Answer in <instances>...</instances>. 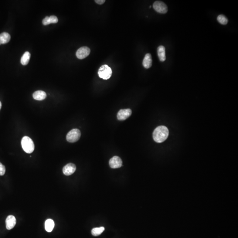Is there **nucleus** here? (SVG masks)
I'll return each mask as SVG.
<instances>
[{"mask_svg": "<svg viewBox=\"0 0 238 238\" xmlns=\"http://www.w3.org/2000/svg\"><path fill=\"white\" fill-rule=\"evenodd\" d=\"M169 134L168 129L164 126L158 127L153 132L154 140L158 143L163 142L167 138Z\"/></svg>", "mask_w": 238, "mask_h": 238, "instance_id": "nucleus-1", "label": "nucleus"}, {"mask_svg": "<svg viewBox=\"0 0 238 238\" xmlns=\"http://www.w3.org/2000/svg\"><path fill=\"white\" fill-rule=\"evenodd\" d=\"M22 148L25 152L31 154L35 150V145L32 139L28 136H24L21 140Z\"/></svg>", "mask_w": 238, "mask_h": 238, "instance_id": "nucleus-2", "label": "nucleus"}, {"mask_svg": "<svg viewBox=\"0 0 238 238\" xmlns=\"http://www.w3.org/2000/svg\"><path fill=\"white\" fill-rule=\"evenodd\" d=\"M98 75L99 77L103 80H107L111 77L112 75V71L108 65H102L98 70Z\"/></svg>", "mask_w": 238, "mask_h": 238, "instance_id": "nucleus-3", "label": "nucleus"}, {"mask_svg": "<svg viewBox=\"0 0 238 238\" xmlns=\"http://www.w3.org/2000/svg\"><path fill=\"white\" fill-rule=\"evenodd\" d=\"M81 136V132L78 129H73L67 134L66 139L69 142H77L80 139Z\"/></svg>", "mask_w": 238, "mask_h": 238, "instance_id": "nucleus-4", "label": "nucleus"}, {"mask_svg": "<svg viewBox=\"0 0 238 238\" xmlns=\"http://www.w3.org/2000/svg\"><path fill=\"white\" fill-rule=\"evenodd\" d=\"M153 8L157 12L162 14H165L168 12V7L163 2L156 1L153 4Z\"/></svg>", "mask_w": 238, "mask_h": 238, "instance_id": "nucleus-5", "label": "nucleus"}, {"mask_svg": "<svg viewBox=\"0 0 238 238\" xmlns=\"http://www.w3.org/2000/svg\"><path fill=\"white\" fill-rule=\"evenodd\" d=\"M90 50L89 48L86 46L82 47L78 49L76 56L79 59H83L89 55Z\"/></svg>", "mask_w": 238, "mask_h": 238, "instance_id": "nucleus-6", "label": "nucleus"}, {"mask_svg": "<svg viewBox=\"0 0 238 238\" xmlns=\"http://www.w3.org/2000/svg\"><path fill=\"white\" fill-rule=\"evenodd\" d=\"M131 113L132 112L130 109H122L119 111L117 115V118L119 121H124L130 117Z\"/></svg>", "mask_w": 238, "mask_h": 238, "instance_id": "nucleus-7", "label": "nucleus"}, {"mask_svg": "<svg viewBox=\"0 0 238 238\" xmlns=\"http://www.w3.org/2000/svg\"><path fill=\"white\" fill-rule=\"evenodd\" d=\"M109 164L111 168H119L122 166V161L120 157L114 156L110 160Z\"/></svg>", "mask_w": 238, "mask_h": 238, "instance_id": "nucleus-8", "label": "nucleus"}, {"mask_svg": "<svg viewBox=\"0 0 238 238\" xmlns=\"http://www.w3.org/2000/svg\"><path fill=\"white\" fill-rule=\"evenodd\" d=\"M76 167L75 164L69 163L66 165L63 168V173L66 175H70L76 171Z\"/></svg>", "mask_w": 238, "mask_h": 238, "instance_id": "nucleus-9", "label": "nucleus"}, {"mask_svg": "<svg viewBox=\"0 0 238 238\" xmlns=\"http://www.w3.org/2000/svg\"><path fill=\"white\" fill-rule=\"evenodd\" d=\"M6 227L8 230L13 229L16 223V218L13 215H9L7 217L5 221Z\"/></svg>", "mask_w": 238, "mask_h": 238, "instance_id": "nucleus-10", "label": "nucleus"}, {"mask_svg": "<svg viewBox=\"0 0 238 238\" xmlns=\"http://www.w3.org/2000/svg\"><path fill=\"white\" fill-rule=\"evenodd\" d=\"M142 64L145 69H148L151 68L152 64V59L150 53H147L145 55L142 62Z\"/></svg>", "mask_w": 238, "mask_h": 238, "instance_id": "nucleus-11", "label": "nucleus"}, {"mask_svg": "<svg viewBox=\"0 0 238 238\" xmlns=\"http://www.w3.org/2000/svg\"><path fill=\"white\" fill-rule=\"evenodd\" d=\"M33 97L35 100L42 101L44 100L46 97V93L45 92L42 90H38L33 93Z\"/></svg>", "mask_w": 238, "mask_h": 238, "instance_id": "nucleus-12", "label": "nucleus"}, {"mask_svg": "<svg viewBox=\"0 0 238 238\" xmlns=\"http://www.w3.org/2000/svg\"><path fill=\"white\" fill-rule=\"evenodd\" d=\"M158 55L161 61L163 62L165 60V49L164 46H160L158 48Z\"/></svg>", "mask_w": 238, "mask_h": 238, "instance_id": "nucleus-13", "label": "nucleus"}, {"mask_svg": "<svg viewBox=\"0 0 238 238\" xmlns=\"http://www.w3.org/2000/svg\"><path fill=\"white\" fill-rule=\"evenodd\" d=\"M11 36L7 32H3L0 34V45L7 43L10 41Z\"/></svg>", "mask_w": 238, "mask_h": 238, "instance_id": "nucleus-14", "label": "nucleus"}, {"mask_svg": "<svg viewBox=\"0 0 238 238\" xmlns=\"http://www.w3.org/2000/svg\"><path fill=\"white\" fill-rule=\"evenodd\" d=\"M54 225L55 224H54V221L52 219H48L46 220L45 224L46 231L49 233L51 232L54 228Z\"/></svg>", "mask_w": 238, "mask_h": 238, "instance_id": "nucleus-15", "label": "nucleus"}, {"mask_svg": "<svg viewBox=\"0 0 238 238\" xmlns=\"http://www.w3.org/2000/svg\"><path fill=\"white\" fill-rule=\"evenodd\" d=\"M31 57V54L29 52H26L21 57V63L22 65H26L29 63Z\"/></svg>", "mask_w": 238, "mask_h": 238, "instance_id": "nucleus-16", "label": "nucleus"}, {"mask_svg": "<svg viewBox=\"0 0 238 238\" xmlns=\"http://www.w3.org/2000/svg\"><path fill=\"white\" fill-rule=\"evenodd\" d=\"M104 230H105V228L103 227L93 228L92 230L91 233L92 234L93 236H98L101 235L104 232Z\"/></svg>", "mask_w": 238, "mask_h": 238, "instance_id": "nucleus-17", "label": "nucleus"}, {"mask_svg": "<svg viewBox=\"0 0 238 238\" xmlns=\"http://www.w3.org/2000/svg\"><path fill=\"white\" fill-rule=\"evenodd\" d=\"M218 22L222 25H226L228 23V19L224 15H218L217 18Z\"/></svg>", "mask_w": 238, "mask_h": 238, "instance_id": "nucleus-18", "label": "nucleus"}, {"mask_svg": "<svg viewBox=\"0 0 238 238\" xmlns=\"http://www.w3.org/2000/svg\"><path fill=\"white\" fill-rule=\"evenodd\" d=\"M49 21L50 23H56L58 22V19L55 15H51L49 16Z\"/></svg>", "mask_w": 238, "mask_h": 238, "instance_id": "nucleus-19", "label": "nucleus"}, {"mask_svg": "<svg viewBox=\"0 0 238 238\" xmlns=\"http://www.w3.org/2000/svg\"><path fill=\"white\" fill-rule=\"evenodd\" d=\"M5 172V168L4 165L0 163V175H3Z\"/></svg>", "mask_w": 238, "mask_h": 238, "instance_id": "nucleus-20", "label": "nucleus"}, {"mask_svg": "<svg viewBox=\"0 0 238 238\" xmlns=\"http://www.w3.org/2000/svg\"><path fill=\"white\" fill-rule=\"evenodd\" d=\"M42 23L44 25H47L50 24L49 17H48V16H46L45 18L43 19Z\"/></svg>", "mask_w": 238, "mask_h": 238, "instance_id": "nucleus-21", "label": "nucleus"}, {"mask_svg": "<svg viewBox=\"0 0 238 238\" xmlns=\"http://www.w3.org/2000/svg\"><path fill=\"white\" fill-rule=\"evenodd\" d=\"M95 2L97 4L101 5L103 4L105 2V0H95Z\"/></svg>", "mask_w": 238, "mask_h": 238, "instance_id": "nucleus-22", "label": "nucleus"}, {"mask_svg": "<svg viewBox=\"0 0 238 238\" xmlns=\"http://www.w3.org/2000/svg\"><path fill=\"white\" fill-rule=\"evenodd\" d=\"M2 103H1V101H0V110H1V108H2Z\"/></svg>", "mask_w": 238, "mask_h": 238, "instance_id": "nucleus-23", "label": "nucleus"}]
</instances>
